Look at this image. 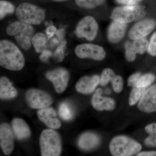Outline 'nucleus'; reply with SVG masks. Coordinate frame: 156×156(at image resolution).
<instances>
[{
    "mask_svg": "<svg viewBox=\"0 0 156 156\" xmlns=\"http://www.w3.org/2000/svg\"><path fill=\"white\" fill-rule=\"evenodd\" d=\"M25 58L14 43L8 40L0 42V65L11 71L20 70L24 67Z\"/></svg>",
    "mask_w": 156,
    "mask_h": 156,
    "instance_id": "1",
    "label": "nucleus"
},
{
    "mask_svg": "<svg viewBox=\"0 0 156 156\" xmlns=\"http://www.w3.org/2000/svg\"><path fill=\"white\" fill-rule=\"evenodd\" d=\"M108 148L112 156H131L137 154L141 151L142 146L130 136L119 135L111 140Z\"/></svg>",
    "mask_w": 156,
    "mask_h": 156,
    "instance_id": "2",
    "label": "nucleus"
},
{
    "mask_svg": "<svg viewBox=\"0 0 156 156\" xmlns=\"http://www.w3.org/2000/svg\"><path fill=\"white\" fill-rule=\"evenodd\" d=\"M54 129L42 131L40 137V145L42 156H58L61 155L62 146L61 137Z\"/></svg>",
    "mask_w": 156,
    "mask_h": 156,
    "instance_id": "3",
    "label": "nucleus"
},
{
    "mask_svg": "<svg viewBox=\"0 0 156 156\" xmlns=\"http://www.w3.org/2000/svg\"><path fill=\"white\" fill-rule=\"evenodd\" d=\"M6 32L9 35L13 36L20 47L28 50L32 45L34 29L30 24L20 21H15L7 27Z\"/></svg>",
    "mask_w": 156,
    "mask_h": 156,
    "instance_id": "4",
    "label": "nucleus"
},
{
    "mask_svg": "<svg viewBox=\"0 0 156 156\" xmlns=\"http://www.w3.org/2000/svg\"><path fill=\"white\" fill-rule=\"evenodd\" d=\"M146 14L145 6H125L115 8L112 11L110 17L114 21L127 24L142 19Z\"/></svg>",
    "mask_w": 156,
    "mask_h": 156,
    "instance_id": "5",
    "label": "nucleus"
},
{
    "mask_svg": "<svg viewBox=\"0 0 156 156\" xmlns=\"http://www.w3.org/2000/svg\"><path fill=\"white\" fill-rule=\"evenodd\" d=\"M16 17L20 21L30 25H39L44 20V11L37 6L28 3H22L17 7Z\"/></svg>",
    "mask_w": 156,
    "mask_h": 156,
    "instance_id": "6",
    "label": "nucleus"
},
{
    "mask_svg": "<svg viewBox=\"0 0 156 156\" xmlns=\"http://www.w3.org/2000/svg\"><path fill=\"white\" fill-rule=\"evenodd\" d=\"M98 30V24L95 18L92 16H87L78 23L75 33L78 37L92 41L97 36Z\"/></svg>",
    "mask_w": 156,
    "mask_h": 156,
    "instance_id": "7",
    "label": "nucleus"
},
{
    "mask_svg": "<svg viewBox=\"0 0 156 156\" xmlns=\"http://www.w3.org/2000/svg\"><path fill=\"white\" fill-rule=\"evenodd\" d=\"M25 100L30 108L41 109L52 104L53 98L48 93L40 89H29L26 93Z\"/></svg>",
    "mask_w": 156,
    "mask_h": 156,
    "instance_id": "8",
    "label": "nucleus"
},
{
    "mask_svg": "<svg viewBox=\"0 0 156 156\" xmlns=\"http://www.w3.org/2000/svg\"><path fill=\"white\" fill-rule=\"evenodd\" d=\"M76 55L80 58H91L96 61H101L106 56L105 50L101 46L92 44L78 45L75 50Z\"/></svg>",
    "mask_w": 156,
    "mask_h": 156,
    "instance_id": "9",
    "label": "nucleus"
},
{
    "mask_svg": "<svg viewBox=\"0 0 156 156\" xmlns=\"http://www.w3.org/2000/svg\"><path fill=\"white\" fill-rule=\"evenodd\" d=\"M46 77L53 83L57 93H62L67 88L69 80V74L65 69L58 68L48 71L46 74Z\"/></svg>",
    "mask_w": 156,
    "mask_h": 156,
    "instance_id": "10",
    "label": "nucleus"
},
{
    "mask_svg": "<svg viewBox=\"0 0 156 156\" xmlns=\"http://www.w3.org/2000/svg\"><path fill=\"white\" fill-rule=\"evenodd\" d=\"M156 27V21L154 19L146 18L140 20L129 30L128 37L131 40L143 38L149 35Z\"/></svg>",
    "mask_w": 156,
    "mask_h": 156,
    "instance_id": "11",
    "label": "nucleus"
},
{
    "mask_svg": "<svg viewBox=\"0 0 156 156\" xmlns=\"http://www.w3.org/2000/svg\"><path fill=\"white\" fill-rule=\"evenodd\" d=\"M136 105L140 111L144 113L156 112V83L145 89Z\"/></svg>",
    "mask_w": 156,
    "mask_h": 156,
    "instance_id": "12",
    "label": "nucleus"
},
{
    "mask_svg": "<svg viewBox=\"0 0 156 156\" xmlns=\"http://www.w3.org/2000/svg\"><path fill=\"white\" fill-rule=\"evenodd\" d=\"M103 90L98 88L95 91L91 100L93 108L97 111L112 112L116 107V102L114 98L102 95Z\"/></svg>",
    "mask_w": 156,
    "mask_h": 156,
    "instance_id": "13",
    "label": "nucleus"
},
{
    "mask_svg": "<svg viewBox=\"0 0 156 156\" xmlns=\"http://www.w3.org/2000/svg\"><path fill=\"white\" fill-rule=\"evenodd\" d=\"M14 131L7 123H3L0 126V145L3 152L6 155L12 153L14 148Z\"/></svg>",
    "mask_w": 156,
    "mask_h": 156,
    "instance_id": "14",
    "label": "nucleus"
},
{
    "mask_svg": "<svg viewBox=\"0 0 156 156\" xmlns=\"http://www.w3.org/2000/svg\"><path fill=\"white\" fill-rule=\"evenodd\" d=\"M100 85V76L94 75L84 76L76 84V91L83 95H89L95 92Z\"/></svg>",
    "mask_w": 156,
    "mask_h": 156,
    "instance_id": "15",
    "label": "nucleus"
},
{
    "mask_svg": "<svg viewBox=\"0 0 156 156\" xmlns=\"http://www.w3.org/2000/svg\"><path fill=\"white\" fill-rule=\"evenodd\" d=\"M37 115L40 121L48 128L57 129L61 126V122L57 118L56 112L52 108L48 107L39 109Z\"/></svg>",
    "mask_w": 156,
    "mask_h": 156,
    "instance_id": "16",
    "label": "nucleus"
},
{
    "mask_svg": "<svg viewBox=\"0 0 156 156\" xmlns=\"http://www.w3.org/2000/svg\"><path fill=\"white\" fill-rule=\"evenodd\" d=\"M127 25L126 23L114 21L109 26L107 31L108 40L112 44H117L125 37Z\"/></svg>",
    "mask_w": 156,
    "mask_h": 156,
    "instance_id": "17",
    "label": "nucleus"
},
{
    "mask_svg": "<svg viewBox=\"0 0 156 156\" xmlns=\"http://www.w3.org/2000/svg\"><path fill=\"white\" fill-rule=\"evenodd\" d=\"M100 142L98 134L92 132H85L79 137L78 145L81 149L89 151L97 147Z\"/></svg>",
    "mask_w": 156,
    "mask_h": 156,
    "instance_id": "18",
    "label": "nucleus"
},
{
    "mask_svg": "<svg viewBox=\"0 0 156 156\" xmlns=\"http://www.w3.org/2000/svg\"><path fill=\"white\" fill-rule=\"evenodd\" d=\"M12 128L14 135L19 140L28 138L31 135L30 128L22 119L15 118L12 122Z\"/></svg>",
    "mask_w": 156,
    "mask_h": 156,
    "instance_id": "19",
    "label": "nucleus"
},
{
    "mask_svg": "<svg viewBox=\"0 0 156 156\" xmlns=\"http://www.w3.org/2000/svg\"><path fill=\"white\" fill-rule=\"evenodd\" d=\"M17 89L12 83L6 77L0 79V98L3 100L12 99L17 97Z\"/></svg>",
    "mask_w": 156,
    "mask_h": 156,
    "instance_id": "20",
    "label": "nucleus"
},
{
    "mask_svg": "<svg viewBox=\"0 0 156 156\" xmlns=\"http://www.w3.org/2000/svg\"><path fill=\"white\" fill-rule=\"evenodd\" d=\"M48 37L42 33H37L33 37L32 44L33 45L36 52L42 53L47 48Z\"/></svg>",
    "mask_w": 156,
    "mask_h": 156,
    "instance_id": "21",
    "label": "nucleus"
},
{
    "mask_svg": "<svg viewBox=\"0 0 156 156\" xmlns=\"http://www.w3.org/2000/svg\"><path fill=\"white\" fill-rule=\"evenodd\" d=\"M145 89L136 87L132 88L128 98L129 106L133 107L137 105Z\"/></svg>",
    "mask_w": 156,
    "mask_h": 156,
    "instance_id": "22",
    "label": "nucleus"
},
{
    "mask_svg": "<svg viewBox=\"0 0 156 156\" xmlns=\"http://www.w3.org/2000/svg\"><path fill=\"white\" fill-rule=\"evenodd\" d=\"M156 79L155 75L151 73L141 75L136 84V87L146 89L152 85Z\"/></svg>",
    "mask_w": 156,
    "mask_h": 156,
    "instance_id": "23",
    "label": "nucleus"
},
{
    "mask_svg": "<svg viewBox=\"0 0 156 156\" xmlns=\"http://www.w3.org/2000/svg\"><path fill=\"white\" fill-rule=\"evenodd\" d=\"M149 41L145 38L134 40L132 43V47L136 54H143L147 51Z\"/></svg>",
    "mask_w": 156,
    "mask_h": 156,
    "instance_id": "24",
    "label": "nucleus"
},
{
    "mask_svg": "<svg viewBox=\"0 0 156 156\" xmlns=\"http://www.w3.org/2000/svg\"><path fill=\"white\" fill-rule=\"evenodd\" d=\"M116 74L113 70L107 68L105 69L101 72L100 76V86L105 87L110 83L115 76Z\"/></svg>",
    "mask_w": 156,
    "mask_h": 156,
    "instance_id": "25",
    "label": "nucleus"
},
{
    "mask_svg": "<svg viewBox=\"0 0 156 156\" xmlns=\"http://www.w3.org/2000/svg\"><path fill=\"white\" fill-rule=\"evenodd\" d=\"M105 0H75L79 7L85 9H92L101 5Z\"/></svg>",
    "mask_w": 156,
    "mask_h": 156,
    "instance_id": "26",
    "label": "nucleus"
},
{
    "mask_svg": "<svg viewBox=\"0 0 156 156\" xmlns=\"http://www.w3.org/2000/svg\"><path fill=\"white\" fill-rule=\"evenodd\" d=\"M15 8L13 4L7 1L1 0L0 1V18L3 19L6 15L13 14Z\"/></svg>",
    "mask_w": 156,
    "mask_h": 156,
    "instance_id": "27",
    "label": "nucleus"
},
{
    "mask_svg": "<svg viewBox=\"0 0 156 156\" xmlns=\"http://www.w3.org/2000/svg\"><path fill=\"white\" fill-rule=\"evenodd\" d=\"M58 114L62 119L69 121L73 117L72 110L68 104L63 102L59 105Z\"/></svg>",
    "mask_w": 156,
    "mask_h": 156,
    "instance_id": "28",
    "label": "nucleus"
},
{
    "mask_svg": "<svg viewBox=\"0 0 156 156\" xmlns=\"http://www.w3.org/2000/svg\"><path fill=\"white\" fill-rule=\"evenodd\" d=\"M110 83L112 89L115 93L119 94L122 92L124 87V81L122 76L116 75Z\"/></svg>",
    "mask_w": 156,
    "mask_h": 156,
    "instance_id": "29",
    "label": "nucleus"
},
{
    "mask_svg": "<svg viewBox=\"0 0 156 156\" xmlns=\"http://www.w3.org/2000/svg\"><path fill=\"white\" fill-rule=\"evenodd\" d=\"M66 43L67 42L65 40L62 41L60 44L58 45L53 54V56L54 60L57 62H61L64 59V48L66 46Z\"/></svg>",
    "mask_w": 156,
    "mask_h": 156,
    "instance_id": "30",
    "label": "nucleus"
},
{
    "mask_svg": "<svg viewBox=\"0 0 156 156\" xmlns=\"http://www.w3.org/2000/svg\"><path fill=\"white\" fill-rule=\"evenodd\" d=\"M125 56L126 60L128 62H133L135 61L136 57V53L132 47V43L126 42L125 45Z\"/></svg>",
    "mask_w": 156,
    "mask_h": 156,
    "instance_id": "31",
    "label": "nucleus"
},
{
    "mask_svg": "<svg viewBox=\"0 0 156 156\" xmlns=\"http://www.w3.org/2000/svg\"><path fill=\"white\" fill-rule=\"evenodd\" d=\"M147 51L151 56H156V31L151 37Z\"/></svg>",
    "mask_w": 156,
    "mask_h": 156,
    "instance_id": "32",
    "label": "nucleus"
},
{
    "mask_svg": "<svg viewBox=\"0 0 156 156\" xmlns=\"http://www.w3.org/2000/svg\"><path fill=\"white\" fill-rule=\"evenodd\" d=\"M141 73L140 72L134 73L128 77L127 80V84L128 87H136V84L141 76Z\"/></svg>",
    "mask_w": 156,
    "mask_h": 156,
    "instance_id": "33",
    "label": "nucleus"
},
{
    "mask_svg": "<svg viewBox=\"0 0 156 156\" xmlns=\"http://www.w3.org/2000/svg\"><path fill=\"white\" fill-rule=\"evenodd\" d=\"M144 144L149 147H156V134H149L144 139Z\"/></svg>",
    "mask_w": 156,
    "mask_h": 156,
    "instance_id": "34",
    "label": "nucleus"
},
{
    "mask_svg": "<svg viewBox=\"0 0 156 156\" xmlns=\"http://www.w3.org/2000/svg\"><path fill=\"white\" fill-rule=\"evenodd\" d=\"M53 54L50 50L45 49L40 55V59L43 62H47L49 60V58L53 56Z\"/></svg>",
    "mask_w": 156,
    "mask_h": 156,
    "instance_id": "35",
    "label": "nucleus"
},
{
    "mask_svg": "<svg viewBox=\"0 0 156 156\" xmlns=\"http://www.w3.org/2000/svg\"><path fill=\"white\" fill-rule=\"evenodd\" d=\"M144 130L148 134H156V123H151L147 125Z\"/></svg>",
    "mask_w": 156,
    "mask_h": 156,
    "instance_id": "36",
    "label": "nucleus"
},
{
    "mask_svg": "<svg viewBox=\"0 0 156 156\" xmlns=\"http://www.w3.org/2000/svg\"><path fill=\"white\" fill-rule=\"evenodd\" d=\"M57 30L56 27L53 25L47 27L46 30V33L48 40L52 38L54 35L56 34Z\"/></svg>",
    "mask_w": 156,
    "mask_h": 156,
    "instance_id": "37",
    "label": "nucleus"
},
{
    "mask_svg": "<svg viewBox=\"0 0 156 156\" xmlns=\"http://www.w3.org/2000/svg\"><path fill=\"white\" fill-rule=\"evenodd\" d=\"M117 2L125 6L135 5H136V0H116Z\"/></svg>",
    "mask_w": 156,
    "mask_h": 156,
    "instance_id": "38",
    "label": "nucleus"
},
{
    "mask_svg": "<svg viewBox=\"0 0 156 156\" xmlns=\"http://www.w3.org/2000/svg\"><path fill=\"white\" fill-rule=\"evenodd\" d=\"M137 156H156V151H140L136 155Z\"/></svg>",
    "mask_w": 156,
    "mask_h": 156,
    "instance_id": "39",
    "label": "nucleus"
},
{
    "mask_svg": "<svg viewBox=\"0 0 156 156\" xmlns=\"http://www.w3.org/2000/svg\"><path fill=\"white\" fill-rule=\"evenodd\" d=\"M65 34V31L63 29H59L57 30L56 35L58 40L60 41H62L64 39Z\"/></svg>",
    "mask_w": 156,
    "mask_h": 156,
    "instance_id": "40",
    "label": "nucleus"
},
{
    "mask_svg": "<svg viewBox=\"0 0 156 156\" xmlns=\"http://www.w3.org/2000/svg\"><path fill=\"white\" fill-rule=\"evenodd\" d=\"M60 41L58 40V38H54L51 40L50 42V47L52 48L56 47V46L59 44Z\"/></svg>",
    "mask_w": 156,
    "mask_h": 156,
    "instance_id": "41",
    "label": "nucleus"
},
{
    "mask_svg": "<svg viewBox=\"0 0 156 156\" xmlns=\"http://www.w3.org/2000/svg\"><path fill=\"white\" fill-rule=\"evenodd\" d=\"M52 24H53V23H52V21H46L45 23V25L48 27L52 25Z\"/></svg>",
    "mask_w": 156,
    "mask_h": 156,
    "instance_id": "42",
    "label": "nucleus"
},
{
    "mask_svg": "<svg viewBox=\"0 0 156 156\" xmlns=\"http://www.w3.org/2000/svg\"><path fill=\"white\" fill-rule=\"evenodd\" d=\"M55 2H62V1H66V0H53Z\"/></svg>",
    "mask_w": 156,
    "mask_h": 156,
    "instance_id": "43",
    "label": "nucleus"
},
{
    "mask_svg": "<svg viewBox=\"0 0 156 156\" xmlns=\"http://www.w3.org/2000/svg\"><path fill=\"white\" fill-rule=\"evenodd\" d=\"M136 1H141V0H136Z\"/></svg>",
    "mask_w": 156,
    "mask_h": 156,
    "instance_id": "44",
    "label": "nucleus"
}]
</instances>
